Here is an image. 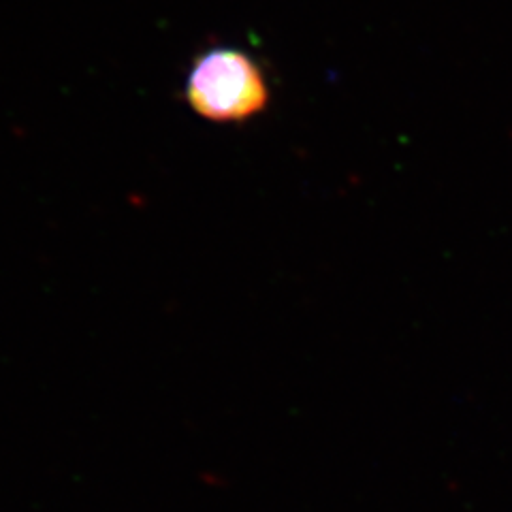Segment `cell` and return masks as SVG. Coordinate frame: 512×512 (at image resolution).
<instances>
[{
	"label": "cell",
	"mask_w": 512,
	"mask_h": 512,
	"mask_svg": "<svg viewBox=\"0 0 512 512\" xmlns=\"http://www.w3.org/2000/svg\"><path fill=\"white\" fill-rule=\"evenodd\" d=\"M186 101L205 120L244 122L267 107L269 88L259 64L246 52L216 47L192 64Z\"/></svg>",
	"instance_id": "1"
}]
</instances>
